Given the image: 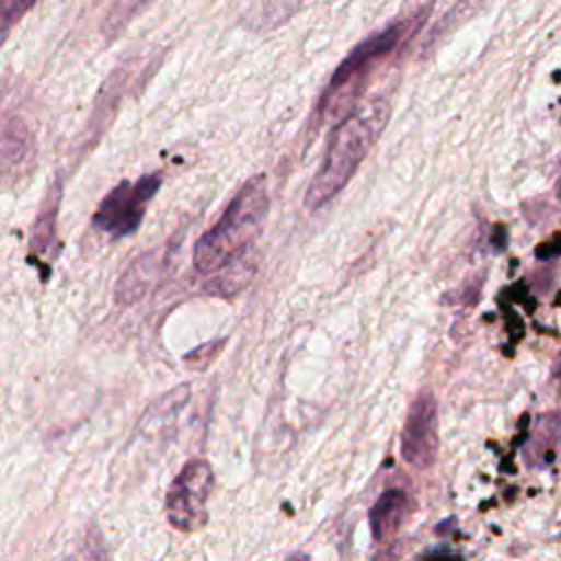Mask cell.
Segmentation results:
<instances>
[{
    "mask_svg": "<svg viewBox=\"0 0 561 561\" xmlns=\"http://www.w3.org/2000/svg\"><path fill=\"white\" fill-rule=\"evenodd\" d=\"M388 112L390 107L386 99H373L335 127L322 167L305 195V206L309 210L322 208L346 186L386 127Z\"/></svg>",
    "mask_w": 561,
    "mask_h": 561,
    "instance_id": "cell-1",
    "label": "cell"
},
{
    "mask_svg": "<svg viewBox=\"0 0 561 561\" xmlns=\"http://www.w3.org/2000/svg\"><path fill=\"white\" fill-rule=\"evenodd\" d=\"M270 210V195L263 175L250 178L217 224L208 228L195 243L193 263L202 274H217L230 261L243 254L265 224Z\"/></svg>",
    "mask_w": 561,
    "mask_h": 561,
    "instance_id": "cell-2",
    "label": "cell"
},
{
    "mask_svg": "<svg viewBox=\"0 0 561 561\" xmlns=\"http://www.w3.org/2000/svg\"><path fill=\"white\" fill-rule=\"evenodd\" d=\"M160 188V175H142L136 182H121L116 184L101 202L99 210L94 213V226L112 237H125L134 232L145 215L149 199Z\"/></svg>",
    "mask_w": 561,
    "mask_h": 561,
    "instance_id": "cell-3",
    "label": "cell"
},
{
    "mask_svg": "<svg viewBox=\"0 0 561 561\" xmlns=\"http://www.w3.org/2000/svg\"><path fill=\"white\" fill-rule=\"evenodd\" d=\"M408 22L401 20V22H394L390 24L388 28L362 39L346 57L344 61L337 66V70L333 72L331 81H329V88L324 90V99H322V107L329 112L331 105L337 101L340 94H344L346 90H353L359 81H364V72L370 70V66L386 57L401 39L403 35L408 33Z\"/></svg>",
    "mask_w": 561,
    "mask_h": 561,
    "instance_id": "cell-4",
    "label": "cell"
},
{
    "mask_svg": "<svg viewBox=\"0 0 561 561\" xmlns=\"http://www.w3.org/2000/svg\"><path fill=\"white\" fill-rule=\"evenodd\" d=\"M213 486V471L206 460H188L167 493V515L180 530L199 528L206 522V500Z\"/></svg>",
    "mask_w": 561,
    "mask_h": 561,
    "instance_id": "cell-5",
    "label": "cell"
},
{
    "mask_svg": "<svg viewBox=\"0 0 561 561\" xmlns=\"http://www.w3.org/2000/svg\"><path fill=\"white\" fill-rule=\"evenodd\" d=\"M436 401L430 392H421L408 410L401 430V456L416 469H427L438 454Z\"/></svg>",
    "mask_w": 561,
    "mask_h": 561,
    "instance_id": "cell-6",
    "label": "cell"
},
{
    "mask_svg": "<svg viewBox=\"0 0 561 561\" xmlns=\"http://www.w3.org/2000/svg\"><path fill=\"white\" fill-rule=\"evenodd\" d=\"M35 158V138L24 118L13 116L0 131V173H15Z\"/></svg>",
    "mask_w": 561,
    "mask_h": 561,
    "instance_id": "cell-7",
    "label": "cell"
},
{
    "mask_svg": "<svg viewBox=\"0 0 561 561\" xmlns=\"http://www.w3.org/2000/svg\"><path fill=\"white\" fill-rule=\"evenodd\" d=\"M158 252H149L138 256L118 278L116 283V302L121 305H131L136 302L140 296H145V291L149 289V285L156 280V272H158Z\"/></svg>",
    "mask_w": 561,
    "mask_h": 561,
    "instance_id": "cell-8",
    "label": "cell"
},
{
    "mask_svg": "<svg viewBox=\"0 0 561 561\" xmlns=\"http://www.w3.org/2000/svg\"><path fill=\"white\" fill-rule=\"evenodd\" d=\"M405 504H408L405 495L399 489H390L379 495V500L373 504L368 515L375 541H386L397 533L405 515Z\"/></svg>",
    "mask_w": 561,
    "mask_h": 561,
    "instance_id": "cell-9",
    "label": "cell"
},
{
    "mask_svg": "<svg viewBox=\"0 0 561 561\" xmlns=\"http://www.w3.org/2000/svg\"><path fill=\"white\" fill-rule=\"evenodd\" d=\"M491 2H493V0H458V2L445 13V18L440 20V24H438V28L434 31V35H443V33H447V31H451V28H456V26L469 22L471 18H476L478 13H482Z\"/></svg>",
    "mask_w": 561,
    "mask_h": 561,
    "instance_id": "cell-10",
    "label": "cell"
},
{
    "mask_svg": "<svg viewBox=\"0 0 561 561\" xmlns=\"http://www.w3.org/2000/svg\"><path fill=\"white\" fill-rule=\"evenodd\" d=\"M50 204L44 206L37 224H35V230H33V250L35 252H44L48 248V243L53 241V228H55V215H57V188H53L50 193Z\"/></svg>",
    "mask_w": 561,
    "mask_h": 561,
    "instance_id": "cell-11",
    "label": "cell"
},
{
    "mask_svg": "<svg viewBox=\"0 0 561 561\" xmlns=\"http://www.w3.org/2000/svg\"><path fill=\"white\" fill-rule=\"evenodd\" d=\"M35 0H0V44L9 37L11 28L26 15Z\"/></svg>",
    "mask_w": 561,
    "mask_h": 561,
    "instance_id": "cell-12",
    "label": "cell"
},
{
    "mask_svg": "<svg viewBox=\"0 0 561 561\" xmlns=\"http://www.w3.org/2000/svg\"><path fill=\"white\" fill-rule=\"evenodd\" d=\"M221 346H224V340L206 342V344L197 346L193 353H188V355H186V364L195 366L197 370H204V368H206V366L217 357V353L221 351Z\"/></svg>",
    "mask_w": 561,
    "mask_h": 561,
    "instance_id": "cell-13",
    "label": "cell"
},
{
    "mask_svg": "<svg viewBox=\"0 0 561 561\" xmlns=\"http://www.w3.org/2000/svg\"><path fill=\"white\" fill-rule=\"evenodd\" d=\"M399 559V548H386L383 552H379L377 557H375V561H397Z\"/></svg>",
    "mask_w": 561,
    "mask_h": 561,
    "instance_id": "cell-14",
    "label": "cell"
},
{
    "mask_svg": "<svg viewBox=\"0 0 561 561\" xmlns=\"http://www.w3.org/2000/svg\"><path fill=\"white\" fill-rule=\"evenodd\" d=\"M294 561H300V559H294Z\"/></svg>",
    "mask_w": 561,
    "mask_h": 561,
    "instance_id": "cell-15",
    "label": "cell"
}]
</instances>
